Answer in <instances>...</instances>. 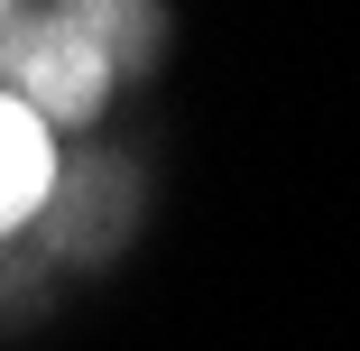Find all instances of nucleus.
<instances>
[{
    "label": "nucleus",
    "mask_w": 360,
    "mask_h": 351,
    "mask_svg": "<svg viewBox=\"0 0 360 351\" xmlns=\"http://www.w3.org/2000/svg\"><path fill=\"white\" fill-rule=\"evenodd\" d=\"M111 37L75 10V0H65V10H46L37 28H19L10 37V56H0V84H10L46 129L56 120H93L102 102H111Z\"/></svg>",
    "instance_id": "f257e3e1"
},
{
    "label": "nucleus",
    "mask_w": 360,
    "mask_h": 351,
    "mask_svg": "<svg viewBox=\"0 0 360 351\" xmlns=\"http://www.w3.org/2000/svg\"><path fill=\"white\" fill-rule=\"evenodd\" d=\"M46 194H56V129L0 84V241H10Z\"/></svg>",
    "instance_id": "f03ea898"
},
{
    "label": "nucleus",
    "mask_w": 360,
    "mask_h": 351,
    "mask_svg": "<svg viewBox=\"0 0 360 351\" xmlns=\"http://www.w3.org/2000/svg\"><path fill=\"white\" fill-rule=\"evenodd\" d=\"M0 19H10V0H0Z\"/></svg>",
    "instance_id": "7ed1b4c3"
}]
</instances>
